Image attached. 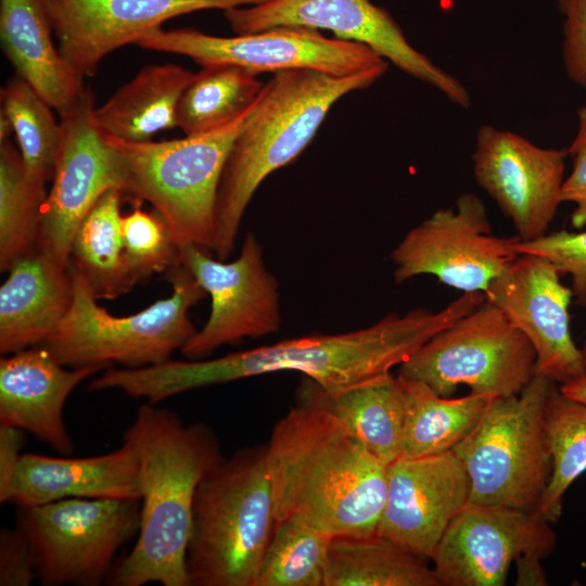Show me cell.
Masks as SVG:
<instances>
[{"label":"cell","mask_w":586,"mask_h":586,"mask_svg":"<svg viewBox=\"0 0 586 586\" xmlns=\"http://www.w3.org/2000/svg\"><path fill=\"white\" fill-rule=\"evenodd\" d=\"M484 300L481 292L462 293L437 311L417 308L405 315L390 314L349 332L288 339L212 359H168L150 369L149 385L155 397L166 399L194 388L295 371L326 393L336 394L390 373Z\"/></svg>","instance_id":"cell-1"},{"label":"cell","mask_w":586,"mask_h":586,"mask_svg":"<svg viewBox=\"0 0 586 586\" xmlns=\"http://www.w3.org/2000/svg\"><path fill=\"white\" fill-rule=\"evenodd\" d=\"M298 398L266 445L276 523L296 517L331 536L375 534L388 464L329 409Z\"/></svg>","instance_id":"cell-2"},{"label":"cell","mask_w":586,"mask_h":586,"mask_svg":"<svg viewBox=\"0 0 586 586\" xmlns=\"http://www.w3.org/2000/svg\"><path fill=\"white\" fill-rule=\"evenodd\" d=\"M143 404L123 435L138 462L141 523L135 546L110 573L113 586H190L187 549L196 488L224 457L213 431Z\"/></svg>","instance_id":"cell-3"},{"label":"cell","mask_w":586,"mask_h":586,"mask_svg":"<svg viewBox=\"0 0 586 586\" xmlns=\"http://www.w3.org/2000/svg\"><path fill=\"white\" fill-rule=\"evenodd\" d=\"M387 69L382 66L347 76L283 71L265 82L221 174L212 249L216 258L226 260L233 252L242 217L260 183L303 152L333 104L372 86Z\"/></svg>","instance_id":"cell-4"},{"label":"cell","mask_w":586,"mask_h":586,"mask_svg":"<svg viewBox=\"0 0 586 586\" xmlns=\"http://www.w3.org/2000/svg\"><path fill=\"white\" fill-rule=\"evenodd\" d=\"M275 525L266 446L222 458L196 488L187 549L190 586H254Z\"/></svg>","instance_id":"cell-5"},{"label":"cell","mask_w":586,"mask_h":586,"mask_svg":"<svg viewBox=\"0 0 586 586\" xmlns=\"http://www.w3.org/2000/svg\"><path fill=\"white\" fill-rule=\"evenodd\" d=\"M260 93L235 119L202 135L168 141H126L105 136L123 157L125 193L135 204L149 202L179 247L196 245L212 252L221 174Z\"/></svg>","instance_id":"cell-6"},{"label":"cell","mask_w":586,"mask_h":586,"mask_svg":"<svg viewBox=\"0 0 586 586\" xmlns=\"http://www.w3.org/2000/svg\"><path fill=\"white\" fill-rule=\"evenodd\" d=\"M73 302L67 315L42 344L71 368H142L164 362L196 333L189 310L205 291L181 264L169 270L171 295L138 314L115 317L97 304L82 276L68 263Z\"/></svg>","instance_id":"cell-7"},{"label":"cell","mask_w":586,"mask_h":586,"mask_svg":"<svg viewBox=\"0 0 586 586\" xmlns=\"http://www.w3.org/2000/svg\"><path fill=\"white\" fill-rule=\"evenodd\" d=\"M555 386L535 373L519 394L495 397L453 449L470 479L468 504L538 513L551 473L545 408Z\"/></svg>","instance_id":"cell-8"},{"label":"cell","mask_w":586,"mask_h":586,"mask_svg":"<svg viewBox=\"0 0 586 586\" xmlns=\"http://www.w3.org/2000/svg\"><path fill=\"white\" fill-rule=\"evenodd\" d=\"M535 352L506 314L485 298L421 345L398 366V377L420 381L448 397L458 385L508 397L535 375Z\"/></svg>","instance_id":"cell-9"},{"label":"cell","mask_w":586,"mask_h":586,"mask_svg":"<svg viewBox=\"0 0 586 586\" xmlns=\"http://www.w3.org/2000/svg\"><path fill=\"white\" fill-rule=\"evenodd\" d=\"M141 502L131 499L65 498L24 507L18 525L27 534L46 586H97L109 578L117 551L138 535Z\"/></svg>","instance_id":"cell-10"},{"label":"cell","mask_w":586,"mask_h":586,"mask_svg":"<svg viewBox=\"0 0 586 586\" xmlns=\"http://www.w3.org/2000/svg\"><path fill=\"white\" fill-rule=\"evenodd\" d=\"M138 47L188 56L202 67L227 64L255 75L308 69L347 76L388 66L371 48L302 26H279L257 33L218 37L192 28H157L143 36Z\"/></svg>","instance_id":"cell-11"},{"label":"cell","mask_w":586,"mask_h":586,"mask_svg":"<svg viewBox=\"0 0 586 586\" xmlns=\"http://www.w3.org/2000/svg\"><path fill=\"white\" fill-rule=\"evenodd\" d=\"M519 237L493 233L482 200L467 192L411 228L391 253L396 283L433 276L462 293H485L517 258Z\"/></svg>","instance_id":"cell-12"},{"label":"cell","mask_w":586,"mask_h":586,"mask_svg":"<svg viewBox=\"0 0 586 586\" xmlns=\"http://www.w3.org/2000/svg\"><path fill=\"white\" fill-rule=\"evenodd\" d=\"M237 35L279 26L332 31L336 38L362 43L411 77L430 85L451 103L469 109V90L406 38L391 14L370 0H269L224 11Z\"/></svg>","instance_id":"cell-13"},{"label":"cell","mask_w":586,"mask_h":586,"mask_svg":"<svg viewBox=\"0 0 586 586\" xmlns=\"http://www.w3.org/2000/svg\"><path fill=\"white\" fill-rule=\"evenodd\" d=\"M94 109L93 93L85 88L60 114L61 143L37 249L64 268L77 229L101 195L111 189L125 193L123 157L98 127Z\"/></svg>","instance_id":"cell-14"},{"label":"cell","mask_w":586,"mask_h":586,"mask_svg":"<svg viewBox=\"0 0 586 586\" xmlns=\"http://www.w3.org/2000/svg\"><path fill=\"white\" fill-rule=\"evenodd\" d=\"M178 263L211 296L207 321L181 348L186 357L202 359L224 345L279 331V282L266 267L262 244L254 233H246L232 262L215 259L209 251L196 245H184Z\"/></svg>","instance_id":"cell-15"},{"label":"cell","mask_w":586,"mask_h":586,"mask_svg":"<svg viewBox=\"0 0 586 586\" xmlns=\"http://www.w3.org/2000/svg\"><path fill=\"white\" fill-rule=\"evenodd\" d=\"M566 149L543 148L492 125L475 135L476 183L508 217L522 241L545 233L562 202Z\"/></svg>","instance_id":"cell-16"},{"label":"cell","mask_w":586,"mask_h":586,"mask_svg":"<svg viewBox=\"0 0 586 586\" xmlns=\"http://www.w3.org/2000/svg\"><path fill=\"white\" fill-rule=\"evenodd\" d=\"M539 513L468 504L450 522L431 561L442 586H502L523 555L550 556L557 544Z\"/></svg>","instance_id":"cell-17"},{"label":"cell","mask_w":586,"mask_h":586,"mask_svg":"<svg viewBox=\"0 0 586 586\" xmlns=\"http://www.w3.org/2000/svg\"><path fill=\"white\" fill-rule=\"evenodd\" d=\"M560 276L549 260L519 254L484 294L531 343L535 373L563 384L586 374V366L570 330L573 293Z\"/></svg>","instance_id":"cell-18"},{"label":"cell","mask_w":586,"mask_h":586,"mask_svg":"<svg viewBox=\"0 0 586 586\" xmlns=\"http://www.w3.org/2000/svg\"><path fill=\"white\" fill-rule=\"evenodd\" d=\"M469 475L453 450L398 458L387 466V489L377 534L425 560L468 505Z\"/></svg>","instance_id":"cell-19"},{"label":"cell","mask_w":586,"mask_h":586,"mask_svg":"<svg viewBox=\"0 0 586 586\" xmlns=\"http://www.w3.org/2000/svg\"><path fill=\"white\" fill-rule=\"evenodd\" d=\"M269 0H47L62 58L80 77L93 76L110 52L136 44L166 21Z\"/></svg>","instance_id":"cell-20"},{"label":"cell","mask_w":586,"mask_h":586,"mask_svg":"<svg viewBox=\"0 0 586 586\" xmlns=\"http://www.w3.org/2000/svg\"><path fill=\"white\" fill-rule=\"evenodd\" d=\"M99 367L65 369L38 345L0 359V424L34 434L56 451L71 454L73 441L63 410L69 394Z\"/></svg>","instance_id":"cell-21"},{"label":"cell","mask_w":586,"mask_h":586,"mask_svg":"<svg viewBox=\"0 0 586 586\" xmlns=\"http://www.w3.org/2000/svg\"><path fill=\"white\" fill-rule=\"evenodd\" d=\"M65 498L140 500L138 462L126 444L94 457L67 458L23 454L10 502L21 508Z\"/></svg>","instance_id":"cell-22"},{"label":"cell","mask_w":586,"mask_h":586,"mask_svg":"<svg viewBox=\"0 0 586 586\" xmlns=\"http://www.w3.org/2000/svg\"><path fill=\"white\" fill-rule=\"evenodd\" d=\"M0 288V353L42 345L67 315L73 282L38 249L17 259Z\"/></svg>","instance_id":"cell-23"},{"label":"cell","mask_w":586,"mask_h":586,"mask_svg":"<svg viewBox=\"0 0 586 586\" xmlns=\"http://www.w3.org/2000/svg\"><path fill=\"white\" fill-rule=\"evenodd\" d=\"M47 0H0V40L15 68L59 114L80 97L84 79L60 54L52 40Z\"/></svg>","instance_id":"cell-24"},{"label":"cell","mask_w":586,"mask_h":586,"mask_svg":"<svg viewBox=\"0 0 586 586\" xmlns=\"http://www.w3.org/2000/svg\"><path fill=\"white\" fill-rule=\"evenodd\" d=\"M195 73L177 64L141 68L101 106L94 119L106 137L148 141L158 131L176 127L179 98Z\"/></svg>","instance_id":"cell-25"},{"label":"cell","mask_w":586,"mask_h":586,"mask_svg":"<svg viewBox=\"0 0 586 586\" xmlns=\"http://www.w3.org/2000/svg\"><path fill=\"white\" fill-rule=\"evenodd\" d=\"M298 393L329 409L385 464L399 458L406 399L398 377L390 372L336 394L307 378Z\"/></svg>","instance_id":"cell-26"},{"label":"cell","mask_w":586,"mask_h":586,"mask_svg":"<svg viewBox=\"0 0 586 586\" xmlns=\"http://www.w3.org/2000/svg\"><path fill=\"white\" fill-rule=\"evenodd\" d=\"M398 379L406 399L399 458L453 450L475 428L495 398L471 392L463 397L448 398L420 381Z\"/></svg>","instance_id":"cell-27"},{"label":"cell","mask_w":586,"mask_h":586,"mask_svg":"<svg viewBox=\"0 0 586 586\" xmlns=\"http://www.w3.org/2000/svg\"><path fill=\"white\" fill-rule=\"evenodd\" d=\"M324 586H442L426 560L378 535L333 536Z\"/></svg>","instance_id":"cell-28"},{"label":"cell","mask_w":586,"mask_h":586,"mask_svg":"<svg viewBox=\"0 0 586 586\" xmlns=\"http://www.w3.org/2000/svg\"><path fill=\"white\" fill-rule=\"evenodd\" d=\"M122 196L116 189L103 193L84 218L71 246L69 264L97 300L115 298L138 283L125 254Z\"/></svg>","instance_id":"cell-29"},{"label":"cell","mask_w":586,"mask_h":586,"mask_svg":"<svg viewBox=\"0 0 586 586\" xmlns=\"http://www.w3.org/2000/svg\"><path fill=\"white\" fill-rule=\"evenodd\" d=\"M264 85L257 75L239 66H204L179 98L176 127L186 136L218 129L244 113L256 101Z\"/></svg>","instance_id":"cell-30"},{"label":"cell","mask_w":586,"mask_h":586,"mask_svg":"<svg viewBox=\"0 0 586 586\" xmlns=\"http://www.w3.org/2000/svg\"><path fill=\"white\" fill-rule=\"evenodd\" d=\"M46 186L26 174L10 140L0 142V270L37 250Z\"/></svg>","instance_id":"cell-31"},{"label":"cell","mask_w":586,"mask_h":586,"mask_svg":"<svg viewBox=\"0 0 586 586\" xmlns=\"http://www.w3.org/2000/svg\"><path fill=\"white\" fill-rule=\"evenodd\" d=\"M545 433L551 473L538 513L555 523L568 488L586 471V405L564 396L556 385L545 408Z\"/></svg>","instance_id":"cell-32"},{"label":"cell","mask_w":586,"mask_h":586,"mask_svg":"<svg viewBox=\"0 0 586 586\" xmlns=\"http://www.w3.org/2000/svg\"><path fill=\"white\" fill-rule=\"evenodd\" d=\"M1 111L10 120L26 174L44 184L52 180L61 143V125L52 106L18 75L1 89Z\"/></svg>","instance_id":"cell-33"},{"label":"cell","mask_w":586,"mask_h":586,"mask_svg":"<svg viewBox=\"0 0 586 586\" xmlns=\"http://www.w3.org/2000/svg\"><path fill=\"white\" fill-rule=\"evenodd\" d=\"M332 537L296 517L277 522L254 586H324Z\"/></svg>","instance_id":"cell-34"},{"label":"cell","mask_w":586,"mask_h":586,"mask_svg":"<svg viewBox=\"0 0 586 586\" xmlns=\"http://www.w3.org/2000/svg\"><path fill=\"white\" fill-rule=\"evenodd\" d=\"M135 206L122 216V237L128 265L139 282L177 265L180 247L158 214L143 211L140 203Z\"/></svg>","instance_id":"cell-35"},{"label":"cell","mask_w":586,"mask_h":586,"mask_svg":"<svg viewBox=\"0 0 586 586\" xmlns=\"http://www.w3.org/2000/svg\"><path fill=\"white\" fill-rule=\"evenodd\" d=\"M519 254H532L549 260L560 272L570 277L573 298L586 307V230H559L515 243Z\"/></svg>","instance_id":"cell-36"},{"label":"cell","mask_w":586,"mask_h":586,"mask_svg":"<svg viewBox=\"0 0 586 586\" xmlns=\"http://www.w3.org/2000/svg\"><path fill=\"white\" fill-rule=\"evenodd\" d=\"M562 16L561 56L569 79L586 94V0H557Z\"/></svg>","instance_id":"cell-37"},{"label":"cell","mask_w":586,"mask_h":586,"mask_svg":"<svg viewBox=\"0 0 586 586\" xmlns=\"http://www.w3.org/2000/svg\"><path fill=\"white\" fill-rule=\"evenodd\" d=\"M38 579L31 543L21 525L0 531V585L28 586Z\"/></svg>","instance_id":"cell-38"},{"label":"cell","mask_w":586,"mask_h":586,"mask_svg":"<svg viewBox=\"0 0 586 586\" xmlns=\"http://www.w3.org/2000/svg\"><path fill=\"white\" fill-rule=\"evenodd\" d=\"M576 118V132L566 148L572 168L563 181L562 202L574 205L571 214L572 227L583 229L586 226V105L577 109Z\"/></svg>","instance_id":"cell-39"},{"label":"cell","mask_w":586,"mask_h":586,"mask_svg":"<svg viewBox=\"0 0 586 586\" xmlns=\"http://www.w3.org/2000/svg\"><path fill=\"white\" fill-rule=\"evenodd\" d=\"M24 431L0 424V502H10L11 487L22 457Z\"/></svg>","instance_id":"cell-40"},{"label":"cell","mask_w":586,"mask_h":586,"mask_svg":"<svg viewBox=\"0 0 586 586\" xmlns=\"http://www.w3.org/2000/svg\"><path fill=\"white\" fill-rule=\"evenodd\" d=\"M538 556L523 555L515 560L517 585H547L546 574Z\"/></svg>","instance_id":"cell-41"},{"label":"cell","mask_w":586,"mask_h":586,"mask_svg":"<svg viewBox=\"0 0 586 586\" xmlns=\"http://www.w3.org/2000/svg\"><path fill=\"white\" fill-rule=\"evenodd\" d=\"M559 390L564 396L586 405V374L560 384Z\"/></svg>","instance_id":"cell-42"},{"label":"cell","mask_w":586,"mask_h":586,"mask_svg":"<svg viewBox=\"0 0 586 586\" xmlns=\"http://www.w3.org/2000/svg\"><path fill=\"white\" fill-rule=\"evenodd\" d=\"M13 133L12 125L9 118L0 112V142L9 140V137Z\"/></svg>","instance_id":"cell-43"},{"label":"cell","mask_w":586,"mask_h":586,"mask_svg":"<svg viewBox=\"0 0 586 586\" xmlns=\"http://www.w3.org/2000/svg\"><path fill=\"white\" fill-rule=\"evenodd\" d=\"M581 349H582L584 362H585V366H586V340H585L584 345H583V347Z\"/></svg>","instance_id":"cell-44"}]
</instances>
